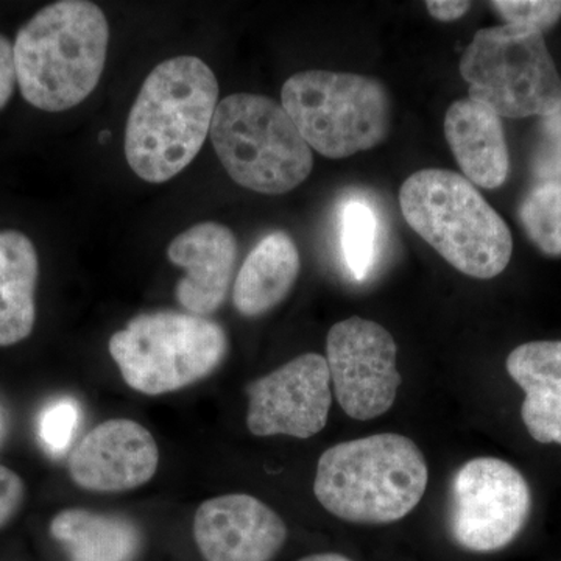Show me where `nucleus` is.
I'll use <instances>...</instances> for the list:
<instances>
[{
    "instance_id": "f257e3e1",
    "label": "nucleus",
    "mask_w": 561,
    "mask_h": 561,
    "mask_svg": "<svg viewBox=\"0 0 561 561\" xmlns=\"http://www.w3.org/2000/svg\"><path fill=\"white\" fill-rule=\"evenodd\" d=\"M219 83L201 58L162 61L144 81L125 128V157L149 183H164L194 161L208 138Z\"/></svg>"
},
{
    "instance_id": "f03ea898",
    "label": "nucleus",
    "mask_w": 561,
    "mask_h": 561,
    "mask_svg": "<svg viewBox=\"0 0 561 561\" xmlns=\"http://www.w3.org/2000/svg\"><path fill=\"white\" fill-rule=\"evenodd\" d=\"M108 43V20L95 3L61 0L44 7L13 44L22 98L47 113L80 105L101 80Z\"/></svg>"
},
{
    "instance_id": "7ed1b4c3",
    "label": "nucleus",
    "mask_w": 561,
    "mask_h": 561,
    "mask_svg": "<svg viewBox=\"0 0 561 561\" xmlns=\"http://www.w3.org/2000/svg\"><path fill=\"white\" fill-rule=\"evenodd\" d=\"M426 460L411 438L400 434L339 443L320 457L313 493L343 522H400L426 491Z\"/></svg>"
},
{
    "instance_id": "20e7f679",
    "label": "nucleus",
    "mask_w": 561,
    "mask_h": 561,
    "mask_svg": "<svg viewBox=\"0 0 561 561\" xmlns=\"http://www.w3.org/2000/svg\"><path fill=\"white\" fill-rule=\"evenodd\" d=\"M400 206L409 227L457 271L491 279L507 268L511 228L459 173L443 169L413 173L401 186Z\"/></svg>"
},
{
    "instance_id": "39448f33",
    "label": "nucleus",
    "mask_w": 561,
    "mask_h": 561,
    "mask_svg": "<svg viewBox=\"0 0 561 561\" xmlns=\"http://www.w3.org/2000/svg\"><path fill=\"white\" fill-rule=\"evenodd\" d=\"M209 133L225 171L245 190L286 194L311 175V147L283 105L264 95H228Z\"/></svg>"
},
{
    "instance_id": "423d86ee",
    "label": "nucleus",
    "mask_w": 561,
    "mask_h": 561,
    "mask_svg": "<svg viewBox=\"0 0 561 561\" xmlns=\"http://www.w3.org/2000/svg\"><path fill=\"white\" fill-rule=\"evenodd\" d=\"M470 101L501 117H548L561 110V77L545 36L502 24L476 33L460 58Z\"/></svg>"
},
{
    "instance_id": "0eeeda50",
    "label": "nucleus",
    "mask_w": 561,
    "mask_h": 561,
    "mask_svg": "<svg viewBox=\"0 0 561 561\" xmlns=\"http://www.w3.org/2000/svg\"><path fill=\"white\" fill-rule=\"evenodd\" d=\"M280 101L306 144L332 160L370 150L389 133V94L370 77L305 70L284 83Z\"/></svg>"
},
{
    "instance_id": "6e6552de",
    "label": "nucleus",
    "mask_w": 561,
    "mask_h": 561,
    "mask_svg": "<svg viewBox=\"0 0 561 561\" xmlns=\"http://www.w3.org/2000/svg\"><path fill=\"white\" fill-rule=\"evenodd\" d=\"M227 350V334L216 321L169 311L136 317L110 341L122 378L151 397L206 378L219 367Z\"/></svg>"
},
{
    "instance_id": "1a4fd4ad",
    "label": "nucleus",
    "mask_w": 561,
    "mask_h": 561,
    "mask_svg": "<svg viewBox=\"0 0 561 561\" xmlns=\"http://www.w3.org/2000/svg\"><path fill=\"white\" fill-rule=\"evenodd\" d=\"M530 504L529 485L511 463L493 457L467 461L453 481V540L470 552L500 551L526 526Z\"/></svg>"
},
{
    "instance_id": "9d476101",
    "label": "nucleus",
    "mask_w": 561,
    "mask_h": 561,
    "mask_svg": "<svg viewBox=\"0 0 561 561\" xmlns=\"http://www.w3.org/2000/svg\"><path fill=\"white\" fill-rule=\"evenodd\" d=\"M331 386L346 415L378 419L397 400L401 376L397 343L376 321L351 317L331 328L327 339Z\"/></svg>"
},
{
    "instance_id": "9b49d317",
    "label": "nucleus",
    "mask_w": 561,
    "mask_h": 561,
    "mask_svg": "<svg viewBox=\"0 0 561 561\" xmlns=\"http://www.w3.org/2000/svg\"><path fill=\"white\" fill-rule=\"evenodd\" d=\"M249 400L247 426L256 437H313L327 426L332 402L327 357H295L251 383Z\"/></svg>"
},
{
    "instance_id": "f8f14e48",
    "label": "nucleus",
    "mask_w": 561,
    "mask_h": 561,
    "mask_svg": "<svg viewBox=\"0 0 561 561\" xmlns=\"http://www.w3.org/2000/svg\"><path fill=\"white\" fill-rule=\"evenodd\" d=\"M194 537L206 561H272L287 540L278 513L250 494L203 502Z\"/></svg>"
},
{
    "instance_id": "ddd939ff",
    "label": "nucleus",
    "mask_w": 561,
    "mask_h": 561,
    "mask_svg": "<svg viewBox=\"0 0 561 561\" xmlns=\"http://www.w3.org/2000/svg\"><path fill=\"white\" fill-rule=\"evenodd\" d=\"M158 463L160 451L146 427L131 420H108L70 454L69 476L81 489L114 493L149 482Z\"/></svg>"
},
{
    "instance_id": "4468645a",
    "label": "nucleus",
    "mask_w": 561,
    "mask_h": 561,
    "mask_svg": "<svg viewBox=\"0 0 561 561\" xmlns=\"http://www.w3.org/2000/svg\"><path fill=\"white\" fill-rule=\"evenodd\" d=\"M169 261L183 268L176 300L192 316L208 317L224 305L230 290L238 241L230 228L216 221L194 225L173 239Z\"/></svg>"
},
{
    "instance_id": "2eb2a0df",
    "label": "nucleus",
    "mask_w": 561,
    "mask_h": 561,
    "mask_svg": "<svg viewBox=\"0 0 561 561\" xmlns=\"http://www.w3.org/2000/svg\"><path fill=\"white\" fill-rule=\"evenodd\" d=\"M445 136L465 179L497 190L508 179L511 158L501 117L481 103L465 99L446 111Z\"/></svg>"
},
{
    "instance_id": "dca6fc26",
    "label": "nucleus",
    "mask_w": 561,
    "mask_h": 561,
    "mask_svg": "<svg viewBox=\"0 0 561 561\" xmlns=\"http://www.w3.org/2000/svg\"><path fill=\"white\" fill-rule=\"evenodd\" d=\"M507 371L526 393L522 415L531 438L561 445V341L519 345L507 357Z\"/></svg>"
},
{
    "instance_id": "f3484780",
    "label": "nucleus",
    "mask_w": 561,
    "mask_h": 561,
    "mask_svg": "<svg viewBox=\"0 0 561 561\" xmlns=\"http://www.w3.org/2000/svg\"><path fill=\"white\" fill-rule=\"evenodd\" d=\"M300 253L287 232L265 236L253 250L234 283L232 302L243 317L264 316L289 295L300 275Z\"/></svg>"
},
{
    "instance_id": "a211bd4d",
    "label": "nucleus",
    "mask_w": 561,
    "mask_h": 561,
    "mask_svg": "<svg viewBox=\"0 0 561 561\" xmlns=\"http://www.w3.org/2000/svg\"><path fill=\"white\" fill-rule=\"evenodd\" d=\"M39 261L20 231H0V346L16 345L35 328Z\"/></svg>"
},
{
    "instance_id": "6ab92c4d",
    "label": "nucleus",
    "mask_w": 561,
    "mask_h": 561,
    "mask_svg": "<svg viewBox=\"0 0 561 561\" xmlns=\"http://www.w3.org/2000/svg\"><path fill=\"white\" fill-rule=\"evenodd\" d=\"M50 535L70 561H133L140 548L139 531L130 522L83 508L58 513Z\"/></svg>"
},
{
    "instance_id": "aec40b11",
    "label": "nucleus",
    "mask_w": 561,
    "mask_h": 561,
    "mask_svg": "<svg viewBox=\"0 0 561 561\" xmlns=\"http://www.w3.org/2000/svg\"><path fill=\"white\" fill-rule=\"evenodd\" d=\"M518 214L535 247L548 256H561V180L538 181Z\"/></svg>"
},
{
    "instance_id": "412c9836",
    "label": "nucleus",
    "mask_w": 561,
    "mask_h": 561,
    "mask_svg": "<svg viewBox=\"0 0 561 561\" xmlns=\"http://www.w3.org/2000/svg\"><path fill=\"white\" fill-rule=\"evenodd\" d=\"M341 242L343 260L353 278H367L375 264L378 243V219L368 203H345L342 209Z\"/></svg>"
},
{
    "instance_id": "4be33fe9",
    "label": "nucleus",
    "mask_w": 561,
    "mask_h": 561,
    "mask_svg": "<svg viewBox=\"0 0 561 561\" xmlns=\"http://www.w3.org/2000/svg\"><path fill=\"white\" fill-rule=\"evenodd\" d=\"M81 423V408L76 398L50 401L38 416V438L51 457H61L76 438Z\"/></svg>"
},
{
    "instance_id": "5701e85b",
    "label": "nucleus",
    "mask_w": 561,
    "mask_h": 561,
    "mask_svg": "<svg viewBox=\"0 0 561 561\" xmlns=\"http://www.w3.org/2000/svg\"><path fill=\"white\" fill-rule=\"evenodd\" d=\"M491 7L501 14L505 24L534 28H551L561 18L560 0H496Z\"/></svg>"
},
{
    "instance_id": "b1692460",
    "label": "nucleus",
    "mask_w": 561,
    "mask_h": 561,
    "mask_svg": "<svg viewBox=\"0 0 561 561\" xmlns=\"http://www.w3.org/2000/svg\"><path fill=\"white\" fill-rule=\"evenodd\" d=\"M541 119L531 171L538 181L561 180V110Z\"/></svg>"
},
{
    "instance_id": "393cba45",
    "label": "nucleus",
    "mask_w": 561,
    "mask_h": 561,
    "mask_svg": "<svg viewBox=\"0 0 561 561\" xmlns=\"http://www.w3.org/2000/svg\"><path fill=\"white\" fill-rule=\"evenodd\" d=\"M24 497V481L16 472L0 465V529L21 511Z\"/></svg>"
},
{
    "instance_id": "a878e982",
    "label": "nucleus",
    "mask_w": 561,
    "mask_h": 561,
    "mask_svg": "<svg viewBox=\"0 0 561 561\" xmlns=\"http://www.w3.org/2000/svg\"><path fill=\"white\" fill-rule=\"evenodd\" d=\"M16 83L13 44L0 33V110L9 105Z\"/></svg>"
},
{
    "instance_id": "bb28decb",
    "label": "nucleus",
    "mask_w": 561,
    "mask_h": 561,
    "mask_svg": "<svg viewBox=\"0 0 561 561\" xmlns=\"http://www.w3.org/2000/svg\"><path fill=\"white\" fill-rule=\"evenodd\" d=\"M426 9L434 20L451 22L465 16L471 9V2H461V0H430V2H426Z\"/></svg>"
},
{
    "instance_id": "cd10ccee",
    "label": "nucleus",
    "mask_w": 561,
    "mask_h": 561,
    "mask_svg": "<svg viewBox=\"0 0 561 561\" xmlns=\"http://www.w3.org/2000/svg\"><path fill=\"white\" fill-rule=\"evenodd\" d=\"M298 561H353L348 557L341 556V553H316V556L305 557Z\"/></svg>"
},
{
    "instance_id": "c85d7f7f",
    "label": "nucleus",
    "mask_w": 561,
    "mask_h": 561,
    "mask_svg": "<svg viewBox=\"0 0 561 561\" xmlns=\"http://www.w3.org/2000/svg\"><path fill=\"white\" fill-rule=\"evenodd\" d=\"M7 423L5 415H3L2 408H0V443H2L3 437H5Z\"/></svg>"
}]
</instances>
